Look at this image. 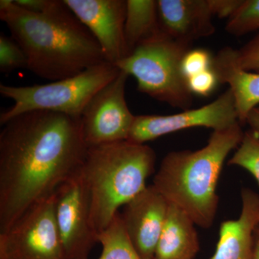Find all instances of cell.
Returning a JSON list of instances; mask_svg holds the SVG:
<instances>
[{"mask_svg": "<svg viewBox=\"0 0 259 259\" xmlns=\"http://www.w3.org/2000/svg\"><path fill=\"white\" fill-rule=\"evenodd\" d=\"M88 146L80 117L31 111L0 134V233L80 171Z\"/></svg>", "mask_w": 259, "mask_h": 259, "instance_id": "1", "label": "cell"}, {"mask_svg": "<svg viewBox=\"0 0 259 259\" xmlns=\"http://www.w3.org/2000/svg\"><path fill=\"white\" fill-rule=\"evenodd\" d=\"M0 19L23 49L27 69L51 81L71 77L106 61L98 42L64 1L53 0L42 13L0 1Z\"/></svg>", "mask_w": 259, "mask_h": 259, "instance_id": "2", "label": "cell"}, {"mask_svg": "<svg viewBox=\"0 0 259 259\" xmlns=\"http://www.w3.org/2000/svg\"><path fill=\"white\" fill-rule=\"evenodd\" d=\"M244 134L238 122L228 128L213 131L200 149L167 153L153 177V185L196 226L208 229L217 215V187L223 165L230 153L241 144Z\"/></svg>", "mask_w": 259, "mask_h": 259, "instance_id": "3", "label": "cell"}, {"mask_svg": "<svg viewBox=\"0 0 259 259\" xmlns=\"http://www.w3.org/2000/svg\"><path fill=\"white\" fill-rule=\"evenodd\" d=\"M156 162L152 148L127 140L88 148L79 174L97 236L110 226L121 207L146 189Z\"/></svg>", "mask_w": 259, "mask_h": 259, "instance_id": "4", "label": "cell"}, {"mask_svg": "<svg viewBox=\"0 0 259 259\" xmlns=\"http://www.w3.org/2000/svg\"><path fill=\"white\" fill-rule=\"evenodd\" d=\"M192 44L172 38L162 30L141 42L116 66L137 81L140 93L175 108L187 110L193 96L182 70Z\"/></svg>", "mask_w": 259, "mask_h": 259, "instance_id": "5", "label": "cell"}, {"mask_svg": "<svg viewBox=\"0 0 259 259\" xmlns=\"http://www.w3.org/2000/svg\"><path fill=\"white\" fill-rule=\"evenodd\" d=\"M116 65L105 61L83 72L52 82L32 86L0 84L2 96L13 105L0 114V124L31 111H50L80 117L92 99L120 73Z\"/></svg>", "mask_w": 259, "mask_h": 259, "instance_id": "6", "label": "cell"}, {"mask_svg": "<svg viewBox=\"0 0 259 259\" xmlns=\"http://www.w3.org/2000/svg\"><path fill=\"white\" fill-rule=\"evenodd\" d=\"M0 259H65L56 225L54 194L0 233Z\"/></svg>", "mask_w": 259, "mask_h": 259, "instance_id": "7", "label": "cell"}, {"mask_svg": "<svg viewBox=\"0 0 259 259\" xmlns=\"http://www.w3.org/2000/svg\"><path fill=\"white\" fill-rule=\"evenodd\" d=\"M238 122L236 102L228 88L214 101L199 108L189 109L175 115L136 116L127 141L145 144L161 136L192 127L218 131Z\"/></svg>", "mask_w": 259, "mask_h": 259, "instance_id": "8", "label": "cell"}, {"mask_svg": "<svg viewBox=\"0 0 259 259\" xmlns=\"http://www.w3.org/2000/svg\"><path fill=\"white\" fill-rule=\"evenodd\" d=\"M129 75L120 73L92 99L80 120L83 139L90 146L127 141L136 116L125 100Z\"/></svg>", "mask_w": 259, "mask_h": 259, "instance_id": "9", "label": "cell"}, {"mask_svg": "<svg viewBox=\"0 0 259 259\" xmlns=\"http://www.w3.org/2000/svg\"><path fill=\"white\" fill-rule=\"evenodd\" d=\"M54 204L65 259H88L98 239L92 227L88 194L79 171L56 190Z\"/></svg>", "mask_w": 259, "mask_h": 259, "instance_id": "10", "label": "cell"}, {"mask_svg": "<svg viewBox=\"0 0 259 259\" xmlns=\"http://www.w3.org/2000/svg\"><path fill=\"white\" fill-rule=\"evenodd\" d=\"M98 42L108 62L116 65L129 55L125 38V0H64Z\"/></svg>", "mask_w": 259, "mask_h": 259, "instance_id": "11", "label": "cell"}, {"mask_svg": "<svg viewBox=\"0 0 259 259\" xmlns=\"http://www.w3.org/2000/svg\"><path fill=\"white\" fill-rule=\"evenodd\" d=\"M169 203L153 185L147 186L120 213L130 241L142 259H153Z\"/></svg>", "mask_w": 259, "mask_h": 259, "instance_id": "12", "label": "cell"}, {"mask_svg": "<svg viewBox=\"0 0 259 259\" xmlns=\"http://www.w3.org/2000/svg\"><path fill=\"white\" fill-rule=\"evenodd\" d=\"M162 30L172 38L192 44L215 32L209 0H159Z\"/></svg>", "mask_w": 259, "mask_h": 259, "instance_id": "13", "label": "cell"}, {"mask_svg": "<svg viewBox=\"0 0 259 259\" xmlns=\"http://www.w3.org/2000/svg\"><path fill=\"white\" fill-rule=\"evenodd\" d=\"M241 200V212L238 219L221 223L215 252L211 259H253V235L259 224V194L243 188Z\"/></svg>", "mask_w": 259, "mask_h": 259, "instance_id": "14", "label": "cell"}, {"mask_svg": "<svg viewBox=\"0 0 259 259\" xmlns=\"http://www.w3.org/2000/svg\"><path fill=\"white\" fill-rule=\"evenodd\" d=\"M236 49L223 48L213 57L212 69L220 83H228L234 97L238 120L245 123L252 109L259 105V74L242 69L237 64Z\"/></svg>", "mask_w": 259, "mask_h": 259, "instance_id": "15", "label": "cell"}, {"mask_svg": "<svg viewBox=\"0 0 259 259\" xmlns=\"http://www.w3.org/2000/svg\"><path fill=\"white\" fill-rule=\"evenodd\" d=\"M195 223L184 211L169 204L153 259H194L200 249Z\"/></svg>", "mask_w": 259, "mask_h": 259, "instance_id": "16", "label": "cell"}, {"mask_svg": "<svg viewBox=\"0 0 259 259\" xmlns=\"http://www.w3.org/2000/svg\"><path fill=\"white\" fill-rule=\"evenodd\" d=\"M161 31L157 1L127 0L125 38L129 55L141 42Z\"/></svg>", "mask_w": 259, "mask_h": 259, "instance_id": "17", "label": "cell"}, {"mask_svg": "<svg viewBox=\"0 0 259 259\" xmlns=\"http://www.w3.org/2000/svg\"><path fill=\"white\" fill-rule=\"evenodd\" d=\"M97 239L102 246V254L98 259H142L130 241L120 212L110 226L97 236Z\"/></svg>", "mask_w": 259, "mask_h": 259, "instance_id": "18", "label": "cell"}, {"mask_svg": "<svg viewBox=\"0 0 259 259\" xmlns=\"http://www.w3.org/2000/svg\"><path fill=\"white\" fill-rule=\"evenodd\" d=\"M228 164L244 168L254 177L259 186V136L251 131L245 132L241 144Z\"/></svg>", "mask_w": 259, "mask_h": 259, "instance_id": "19", "label": "cell"}, {"mask_svg": "<svg viewBox=\"0 0 259 259\" xmlns=\"http://www.w3.org/2000/svg\"><path fill=\"white\" fill-rule=\"evenodd\" d=\"M226 29L235 36L259 30V0H243L236 13L228 19Z\"/></svg>", "mask_w": 259, "mask_h": 259, "instance_id": "20", "label": "cell"}, {"mask_svg": "<svg viewBox=\"0 0 259 259\" xmlns=\"http://www.w3.org/2000/svg\"><path fill=\"white\" fill-rule=\"evenodd\" d=\"M26 68L27 59L21 47L12 37L0 35V71L9 74L14 70Z\"/></svg>", "mask_w": 259, "mask_h": 259, "instance_id": "21", "label": "cell"}, {"mask_svg": "<svg viewBox=\"0 0 259 259\" xmlns=\"http://www.w3.org/2000/svg\"><path fill=\"white\" fill-rule=\"evenodd\" d=\"M213 57L204 49H191L182 62V70L187 79L212 69Z\"/></svg>", "mask_w": 259, "mask_h": 259, "instance_id": "22", "label": "cell"}, {"mask_svg": "<svg viewBox=\"0 0 259 259\" xmlns=\"http://www.w3.org/2000/svg\"><path fill=\"white\" fill-rule=\"evenodd\" d=\"M237 64L245 71L259 74V32L240 49H236Z\"/></svg>", "mask_w": 259, "mask_h": 259, "instance_id": "23", "label": "cell"}, {"mask_svg": "<svg viewBox=\"0 0 259 259\" xmlns=\"http://www.w3.org/2000/svg\"><path fill=\"white\" fill-rule=\"evenodd\" d=\"M187 83L192 95L203 97L210 95L220 83L217 74L212 69L189 78Z\"/></svg>", "mask_w": 259, "mask_h": 259, "instance_id": "24", "label": "cell"}, {"mask_svg": "<svg viewBox=\"0 0 259 259\" xmlns=\"http://www.w3.org/2000/svg\"><path fill=\"white\" fill-rule=\"evenodd\" d=\"M243 0H209L213 16L230 19L236 13Z\"/></svg>", "mask_w": 259, "mask_h": 259, "instance_id": "25", "label": "cell"}, {"mask_svg": "<svg viewBox=\"0 0 259 259\" xmlns=\"http://www.w3.org/2000/svg\"><path fill=\"white\" fill-rule=\"evenodd\" d=\"M15 4L23 10L33 13H42L52 5L53 0H14Z\"/></svg>", "mask_w": 259, "mask_h": 259, "instance_id": "26", "label": "cell"}, {"mask_svg": "<svg viewBox=\"0 0 259 259\" xmlns=\"http://www.w3.org/2000/svg\"><path fill=\"white\" fill-rule=\"evenodd\" d=\"M245 123L249 125L250 131L259 136V105L250 110Z\"/></svg>", "mask_w": 259, "mask_h": 259, "instance_id": "27", "label": "cell"}, {"mask_svg": "<svg viewBox=\"0 0 259 259\" xmlns=\"http://www.w3.org/2000/svg\"><path fill=\"white\" fill-rule=\"evenodd\" d=\"M254 252L253 259H259V224L254 231Z\"/></svg>", "mask_w": 259, "mask_h": 259, "instance_id": "28", "label": "cell"}]
</instances>
